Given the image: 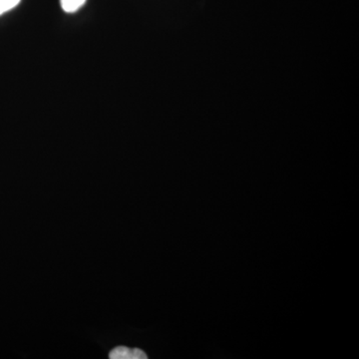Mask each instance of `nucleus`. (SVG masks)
<instances>
[{"mask_svg":"<svg viewBox=\"0 0 359 359\" xmlns=\"http://www.w3.org/2000/svg\"><path fill=\"white\" fill-rule=\"evenodd\" d=\"M111 359H146L147 355L139 348H129L126 346L115 347L109 354Z\"/></svg>","mask_w":359,"mask_h":359,"instance_id":"f257e3e1","label":"nucleus"},{"mask_svg":"<svg viewBox=\"0 0 359 359\" xmlns=\"http://www.w3.org/2000/svg\"><path fill=\"white\" fill-rule=\"evenodd\" d=\"M63 11L67 13H76L78 9L84 6L86 0H60Z\"/></svg>","mask_w":359,"mask_h":359,"instance_id":"f03ea898","label":"nucleus"},{"mask_svg":"<svg viewBox=\"0 0 359 359\" xmlns=\"http://www.w3.org/2000/svg\"><path fill=\"white\" fill-rule=\"evenodd\" d=\"M20 0H0V15L20 4Z\"/></svg>","mask_w":359,"mask_h":359,"instance_id":"7ed1b4c3","label":"nucleus"}]
</instances>
